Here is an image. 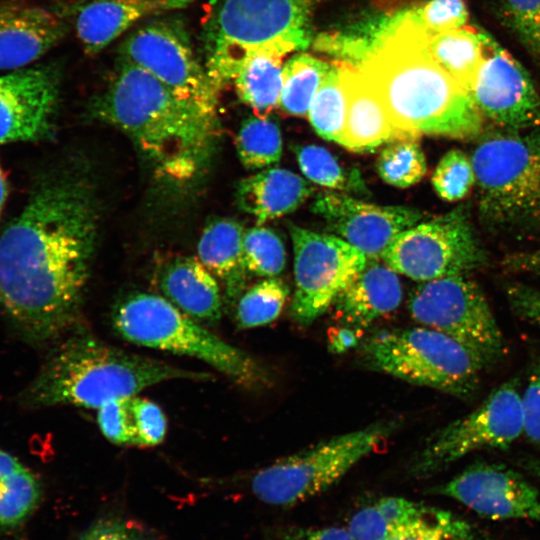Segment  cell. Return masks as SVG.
Wrapping results in <instances>:
<instances>
[{
    "label": "cell",
    "instance_id": "cell-1",
    "mask_svg": "<svg viewBox=\"0 0 540 540\" xmlns=\"http://www.w3.org/2000/svg\"><path fill=\"white\" fill-rule=\"evenodd\" d=\"M97 229L91 185L56 171L0 233V308L29 339H55L76 322Z\"/></svg>",
    "mask_w": 540,
    "mask_h": 540
},
{
    "label": "cell",
    "instance_id": "cell-2",
    "mask_svg": "<svg viewBox=\"0 0 540 540\" xmlns=\"http://www.w3.org/2000/svg\"><path fill=\"white\" fill-rule=\"evenodd\" d=\"M426 37L408 14L382 33L357 68L405 138H478L484 118L469 92L430 56Z\"/></svg>",
    "mask_w": 540,
    "mask_h": 540
},
{
    "label": "cell",
    "instance_id": "cell-3",
    "mask_svg": "<svg viewBox=\"0 0 540 540\" xmlns=\"http://www.w3.org/2000/svg\"><path fill=\"white\" fill-rule=\"evenodd\" d=\"M118 64L91 112L128 135L158 174L191 178L209 155L215 117L179 98L142 67L123 59Z\"/></svg>",
    "mask_w": 540,
    "mask_h": 540
},
{
    "label": "cell",
    "instance_id": "cell-4",
    "mask_svg": "<svg viewBox=\"0 0 540 540\" xmlns=\"http://www.w3.org/2000/svg\"><path fill=\"white\" fill-rule=\"evenodd\" d=\"M173 379L209 381L208 372L179 368L130 353L85 333L56 346L25 393L34 407L74 405L99 409Z\"/></svg>",
    "mask_w": 540,
    "mask_h": 540
},
{
    "label": "cell",
    "instance_id": "cell-5",
    "mask_svg": "<svg viewBox=\"0 0 540 540\" xmlns=\"http://www.w3.org/2000/svg\"><path fill=\"white\" fill-rule=\"evenodd\" d=\"M470 158L481 224L516 238L540 233V128L483 131Z\"/></svg>",
    "mask_w": 540,
    "mask_h": 540
},
{
    "label": "cell",
    "instance_id": "cell-6",
    "mask_svg": "<svg viewBox=\"0 0 540 540\" xmlns=\"http://www.w3.org/2000/svg\"><path fill=\"white\" fill-rule=\"evenodd\" d=\"M116 333L133 344L196 358L235 384L259 390L271 384L268 369L182 312L165 297L135 292L119 299L111 313Z\"/></svg>",
    "mask_w": 540,
    "mask_h": 540
},
{
    "label": "cell",
    "instance_id": "cell-7",
    "mask_svg": "<svg viewBox=\"0 0 540 540\" xmlns=\"http://www.w3.org/2000/svg\"><path fill=\"white\" fill-rule=\"evenodd\" d=\"M358 352L372 371L460 399L476 393L486 368L455 339L421 325L375 331L360 342Z\"/></svg>",
    "mask_w": 540,
    "mask_h": 540
},
{
    "label": "cell",
    "instance_id": "cell-8",
    "mask_svg": "<svg viewBox=\"0 0 540 540\" xmlns=\"http://www.w3.org/2000/svg\"><path fill=\"white\" fill-rule=\"evenodd\" d=\"M310 0H220L204 26L205 68L220 91L249 55L280 41L307 46Z\"/></svg>",
    "mask_w": 540,
    "mask_h": 540
},
{
    "label": "cell",
    "instance_id": "cell-9",
    "mask_svg": "<svg viewBox=\"0 0 540 540\" xmlns=\"http://www.w3.org/2000/svg\"><path fill=\"white\" fill-rule=\"evenodd\" d=\"M399 424L396 419L378 421L283 457L257 471L250 489L269 505L287 507L304 502L338 482L387 440Z\"/></svg>",
    "mask_w": 540,
    "mask_h": 540
},
{
    "label": "cell",
    "instance_id": "cell-10",
    "mask_svg": "<svg viewBox=\"0 0 540 540\" xmlns=\"http://www.w3.org/2000/svg\"><path fill=\"white\" fill-rule=\"evenodd\" d=\"M381 258L396 273L419 282L469 275L487 263L469 203L402 231Z\"/></svg>",
    "mask_w": 540,
    "mask_h": 540
},
{
    "label": "cell",
    "instance_id": "cell-11",
    "mask_svg": "<svg viewBox=\"0 0 540 540\" xmlns=\"http://www.w3.org/2000/svg\"><path fill=\"white\" fill-rule=\"evenodd\" d=\"M408 311L421 326L467 347L486 367L504 354V337L487 298L468 275L420 282L410 294Z\"/></svg>",
    "mask_w": 540,
    "mask_h": 540
},
{
    "label": "cell",
    "instance_id": "cell-12",
    "mask_svg": "<svg viewBox=\"0 0 540 540\" xmlns=\"http://www.w3.org/2000/svg\"><path fill=\"white\" fill-rule=\"evenodd\" d=\"M523 434L519 380L510 379L489 393L469 414L433 432L412 457L408 472L430 476L464 456L486 449H507Z\"/></svg>",
    "mask_w": 540,
    "mask_h": 540
},
{
    "label": "cell",
    "instance_id": "cell-13",
    "mask_svg": "<svg viewBox=\"0 0 540 540\" xmlns=\"http://www.w3.org/2000/svg\"><path fill=\"white\" fill-rule=\"evenodd\" d=\"M120 59L147 70L179 98L215 117L219 90L197 59L186 29L174 19L145 24L119 47Z\"/></svg>",
    "mask_w": 540,
    "mask_h": 540
},
{
    "label": "cell",
    "instance_id": "cell-14",
    "mask_svg": "<svg viewBox=\"0 0 540 540\" xmlns=\"http://www.w3.org/2000/svg\"><path fill=\"white\" fill-rule=\"evenodd\" d=\"M294 250L295 290L291 317L307 327L331 308L368 258L336 235L289 224Z\"/></svg>",
    "mask_w": 540,
    "mask_h": 540
},
{
    "label": "cell",
    "instance_id": "cell-15",
    "mask_svg": "<svg viewBox=\"0 0 540 540\" xmlns=\"http://www.w3.org/2000/svg\"><path fill=\"white\" fill-rule=\"evenodd\" d=\"M485 57L468 90L483 118L498 128H540V96L525 68L482 30Z\"/></svg>",
    "mask_w": 540,
    "mask_h": 540
},
{
    "label": "cell",
    "instance_id": "cell-16",
    "mask_svg": "<svg viewBox=\"0 0 540 540\" xmlns=\"http://www.w3.org/2000/svg\"><path fill=\"white\" fill-rule=\"evenodd\" d=\"M493 520L540 522V492L523 475L496 463L478 462L431 489Z\"/></svg>",
    "mask_w": 540,
    "mask_h": 540
},
{
    "label": "cell",
    "instance_id": "cell-17",
    "mask_svg": "<svg viewBox=\"0 0 540 540\" xmlns=\"http://www.w3.org/2000/svg\"><path fill=\"white\" fill-rule=\"evenodd\" d=\"M60 81L54 65L0 72V144L51 136Z\"/></svg>",
    "mask_w": 540,
    "mask_h": 540
},
{
    "label": "cell",
    "instance_id": "cell-18",
    "mask_svg": "<svg viewBox=\"0 0 540 540\" xmlns=\"http://www.w3.org/2000/svg\"><path fill=\"white\" fill-rule=\"evenodd\" d=\"M311 210L324 219L334 235L368 259L381 257L397 235L423 218L417 209L366 203L336 192L319 194Z\"/></svg>",
    "mask_w": 540,
    "mask_h": 540
},
{
    "label": "cell",
    "instance_id": "cell-19",
    "mask_svg": "<svg viewBox=\"0 0 540 540\" xmlns=\"http://www.w3.org/2000/svg\"><path fill=\"white\" fill-rule=\"evenodd\" d=\"M60 13L25 0L0 2V72L30 67L64 39Z\"/></svg>",
    "mask_w": 540,
    "mask_h": 540
},
{
    "label": "cell",
    "instance_id": "cell-20",
    "mask_svg": "<svg viewBox=\"0 0 540 540\" xmlns=\"http://www.w3.org/2000/svg\"><path fill=\"white\" fill-rule=\"evenodd\" d=\"M193 1L85 0L74 8V26L85 53L93 56L137 21L187 7Z\"/></svg>",
    "mask_w": 540,
    "mask_h": 540
},
{
    "label": "cell",
    "instance_id": "cell-21",
    "mask_svg": "<svg viewBox=\"0 0 540 540\" xmlns=\"http://www.w3.org/2000/svg\"><path fill=\"white\" fill-rule=\"evenodd\" d=\"M402 296L397 273L385 262L368 259L365 267L335 299L333 315L342 325L364 330L396 310Z\"/></svg>",
    "mask_w": 540,
    "mask_h": 540
},
{
    "label": "cell",
    "instance_id": "cell-22",
    "mask_svg": "<svg viewBox=\"0 0 540 540\" xmlns=\"http://www.w3.org/2000/svg\"><path fill=\"white\" fill-rule=\"evenodd\" d=\"M339 68L347 101L342 146L353 152H368L405 138L359 69L349 64H340Z\"/></svg>",
    "mask_w": 540,
    "mask_h": 540
},
{
    "label": "cell",
    "instance_id": "cell-23",
    "mask_svg": "<svg viewBox=\"0 0 540 540\" xmlns=\"http://www.w3.org/2000/svg\"><path fill=\"white\" fill-rule=\"evenodd\" d=\"M312 192L313 187L296 173L273 167L242 179L236 201L241 210L262 224L295 211Z\"/></svg>",
    "mask_w": 540,
    "mask_h": 540
},
{
    "label": "cell",
    "instance_id": "cell-24",
    "mask_svg": "<svg viewBox=\"0 0 540 540\" xmlns=\"http://www.w3.org/2000/svg\"><path fill=\"white\" fill-rule=\"evenodd\" d=\"M164 297L196 321L215 323L222 317V300L213 274L197 259L177 258L159 276Z\"/></svg>",
    "mask_w": 540,
    "mask_h": 540
},
{
    "label": "cell",
    "instance_id": "cell-25",
    "mask_svg": "<svg viewBox=\"0 0 540 540\" xmlns=\"http://www.w3.org/2000/svg\"><path fill=\"white\" fill-rule=\"evenodd\" d=\"M299 48L290 41L275 42L252 52L234 78L239 98L256 116L268 117L279 104L283 85V59Z\"/></svg>",
    "mask_w": 540,
    "mask_h": 540
},
{
    "label": "cell",
    "instance_id": "cell-26",
    "mask_svg": "<svg viewBox=\"0 0 540 540\" xmlns=\"http://www.w3.org/2000/svg\"><path fill=\"white\" fill-rule=\"evenodd\" d=\"M426 47L433 60L468 91L485 57L482 30L463 26L427 32Z\"/></svg>",
    "mask_w": 540,
    "mask_h": 540
},
{
    "label": "cell",
    "instance_id": "cell-27",
    "mask_svg": "<svg viewBox=\"0 0 540 540\" xmlns=\"http://www.w3.org/2000/svg\"><path fill=\"white\" fill-rule=\"evenodd\" d=\"M245 231L235 220L221 218L206 226L198 243L199 261L214 275L229 283L245 271L242 265Z\"/></svg>",
    "mask_w": 540,
    "mask_h": 540
},
{
    "label": "cell",
    "instance_id": "cell-28",
    "mask_svg": "<svg viewBox=\"0 0 540 540\" xmlns=\"http://www.w3.org/2000/svg\"><path fill=\"white\" fill-rule=\"evenodd\" d=\"M40 498L35 475L16 457L0 449V525L13 526L25 519Z\"/></svg>",
    "mask_w": 540,
    "mask_h": 540
},
{
    "label": "cell",
    "instance_id": "cell-29",
    "mask_svg": "<svg viewBox=\"0 0 540 540\" xmlns=\"http://www.w3.org/2000/svg\"><path fill=\"white\" fill-rule=\"evenodd\" d=\"M325 62L310 55L290 58L283 67V85L279 99L281 110L292 116L304 117L322 80L330 70Z\"/></svg>",
    "mask_w": 540,
    "mask_h": 540
},
{
    "label": "cell",
    "instance_id": "cell-30",
    "mask_svg": "<svg viewBox=\"0 0 540 540\" xmlns=\"http://www.w3.org/2000/svg\"><path fill=\"white\" fill-rule=\"evenodd\" d=\"M347 101L339 65L332 66L322 80L309 108V121L322 138L343 143Z\"/></svg>",
    "mask_w": 540,
    "mask_h": 540
},
{
    "label": "cell",
    "instance_id": "cell-31",
    "mask_svg": "<svg viewBox=\"0 0 540 540\" xmlns=\"http://www.w3.org/2000/svg\"><path fill=\"white\" fill-rule=\"evenodd\" d=\"M294 151L302 173L310 181L332 190L367 192L359 171L342 166L327 149L304 145L296 146Z\"/></svg>",
    "mask_w": 540,
    "mask_h": 540
},
{
    "label": "cell",
    "instance_id": "cell-32",
    "mask_svg": "<svg viewBox=\"0 0 540 540\" xmlns=\"http://www.w3.org/2000/svg\"><path fill=\"white\" fill-rule=\"evenodd\" d=\"M241 163L248 169H261L279 162L282 137L278 125L268 117H250L241 125L236 137Z\"/></svg>",
    "mask_w": 540,
    "mask_h": 540
},
{
    "label": "cell",
    "instance_id": "cell-33",
    "mask_svg": "<svg viewBox=\"0 0 540 540\" xmlns=\"http://www.w3.org/2000/svg\"><path fill=\"white\" fill-rule=\"evenodd\" d=\"M376 169L387 184L407 188L425 176L427 164L417 139L402 138L389 142L382 149Z\"/></svg>",
    "mask_w": 540,
    "mask_h": 540
},
{
    "label": "cell",
    "instance_id": "cell-34",
    "mask_svg": "<svg viewBox=\"0 0 540 540\" xmlns=\"http://www.w3.org/2000/svg\"><path fill=\"white\" fill-rule=\"evenodd\" d=\"M289 295L288 286L276 277L266 278L247 290L236 308L240 329L267 325L279 317Z\"/></svg>",
    "mask_w": 540,
    "mask_h": 540
},
{
    "label": "cell",
    "instance_id": "cell-35",
    "mask_svg": "<svg viewBox=\"0 0 540 540\" xmlns=\"http://www.w3.org/2000/svg\"><path fill=\"white\" fill-rule=\"evenodd\" d=\"M388 540H476L470 524L450 511L424 506L421 513L397 528Z\"/></svg>",
    "mask_w": 540,
    "mask_h": 540
},
{
    "label": "cell",
    "instance_id": "cell-36",
    "mask_svg": "<svg viewBox=\"0 0 540 540\" xmlns=\"http://www.w3.org/2000/svg\"><path fill=\"white\" fill-rule=\"evenodd\" d=\"M286 264V251L280 237L271 229L253 227L243 237V269L255 276L272 278Z\"/></svg>",
    "mask_w": 540,
    "mask_h": 540
},
{
    "label": "cell",
    "instance_id": "cell-37",
    "mask_svg": "<svg viewBox=\"0 0 540 540\" xmlns=\"http://www.w3.org/2000/svg\"><path fill=\"white\" fill-rule=\"evenodd\" d=\"M432 185L437 195L445 201L464 199L475 185L471 158L459 149L449 150L433 172Z\"/></svg>",
    "mask_w": 540,
    "mask_h": 540
},
{
    "label": "cell",
    "instance_id": "cell-38",
    "mask_svg": "<svg viewBox=\"0 0 540 540\" xmlns=\"http://www.w3.org/2000/svg\"><path fill=\"white\" fill-rule=\"evenodd\" d=\"M502 9L508 26L540 63V0H503Z\"/></svg>",
    "mask_w": 540,
    "mask_h": 540
},
{
    "label": "cell",
    "instance_id": "cell-39",
    "mask_svg": "<svg viewBox=\"0 0 540 540\" xmlns=\"http://www.w3.org/2000/svg\"><path fill=\"white\" fill-rule=\"evenodd\" d=\"M409 16L428 33L465 26L468 9L464 0H429Z\"/></svg>",
    "mask_w": 540,
    "mask_h": 540
},
{
    "label": "cell",
    "instance_id": "cell-40",
    "mask_svg": "<svg viewBox=\"0 0 540 540\" xmlns=\"http://www.w3.org/2000/svg\"><path fill=\"white\" fill-rule=\"evenodd\" d=\"M130 398L110 401L98 409L97 422L102 434L117 445L136 446Z\"/></svg>",
    "mask_w": 540,
    "mask_h": 540
},
{
    "label": "cell",
    "instance_id": "cell-41",
    "mask_svg": "<svg viewBox=\"0 0 540 540\" xmlns=\"http://www.w3.org/2000/svg\"><path fill=\"white\" fill-rule=\"evenodd\" d=\"M130 407L136 432V446L151 447L161 443L167 430L162 409L156 403L136 396L130 398Z\"/></svg>",
    "mask_w": 540,
    "mask_h": 540
},
{
    "label": "cell",
    "instance_id": "cell-42",
    "mask_svg": "<svg viewBox=\"0 0 540 540\" xmlns=\"http://www.w3.org/2000/svg\"><path fill=\"white\" fill-rule=\"evenodd\" d=\"M77 540H154V536L137 522L106 516L94 522Z\"/></svg>",
    "mask_w": 540,
    "mask_h": 540
},
{
    "label": "cell",
    "instance_id": "cell-43",
    "mask_svg": "<svg viewBox=\"0 0 540 540\" xmlns=\"http://www.w3.org/2000/svg\"><path fill=\"white\" fill-rule=\"evenodd\" d=\"M523 434L533 445L540 447V357L536 358L528 373L521 393Z\"/></svg>",
    "mask_w": 540,
    "mask_h": 540
},
{
    "label": "cell",
    "instance_id": "cell-44",
    "mask_svg": "<svg viewBox=\"0 0 540 540\" xmlns=\"http://www.w3.org/2000/svg\"><path fill=\"white\" fill-rule=\"evenodd\" d=\"M348 530L355 540H388L394 527L374 503L351 517Z\"/></svg>",
    "mask_w": 540,
    "mask_h": 540
},
{
    "label": "cell",
    "instance_id": "cell-45",
    "mask_svg": "<svg viewBox=\"0 0 540 540\" xmlns=\"http://www.w3.org/2000/svg\"><path fill=\"white\" fill-rule=\"evenodd\" d=\"M506 296L512 311L520 318L540 328V292L523 283L506 286Z\"/></svg>",
    "mask_w": 540,
    "mask_h": 540
},
{
    "label": "cell",
    "instance_id": "cell-46",
    "mask_svg": "<svg viewBox=\"0 0 540 540\" xmlns=\"http://www.w3.org/2000/svg\"><path fill=\"white\" fill-rule=\"evenodd\" d=\"M279 540H355L348 529L342 527L291 528Z\"/></svg>",
    "mask_w": 540,
    "mask_h": 540
},
{
    "label": "cell",
    "instance_id": "cell-47",
    "mask_svg": "<svg viewBox=\"0 0 540 540\" xmlns=\"http://www.w3.org/2000/svg\"><path fill=\"white\" fill-rule=\"evenodd\" d=\"M503 267L511 272L540 277V247L534 250L507 255Z\"/></svg>",
    "mask_w": 540,
    "mask_h": 540
},
{
    "label": "cell",
    "instance_id": "cell-48",
    "mask_svg": "<svg viewBox=\"0 0 540 540\" xmlns=\"http://www.w3.org/2000/svg\"><path fill=\"white\" fill-rule=\"evenodd\" d=\"M363 330L350 326L332 328L328 336V348L332 353H344L360 344Z\"/></svg>",
    "mask_w": 540,
    "mask_h": 540
},
{
    "label": "cell",
    "instance_id": "cell-49",
    "mask_svg": "<svg viewBox=\"0 0 540 540\" xmlns=\"http://www.w3.org/2000/svg\"><path fill=\"white\" fill-rule=\"evenodd\" d=\"M522 466L524 469H526L528 472H530L532 475H534L536 478L540 480V460L533 458V457H527L522 460Z\"/></svg>",
    "mask_w": 540,
    "mask_h": 540
},
{
    "label": "cell",
    "instance_id": "cell-50",
    "mask_svg": "<svg viewBox=\"0 0 540 540\" xmlns=\"http://www.w3.org/2000/svg\"><path fill=\"white\" fill-rule=\"evenodd\" d=\"M8 195V184L4 171L0 165V217L2 215Z\"/></svg>",
    "mask_w": 540,
    "mask_h": 540
}]
</instances>
